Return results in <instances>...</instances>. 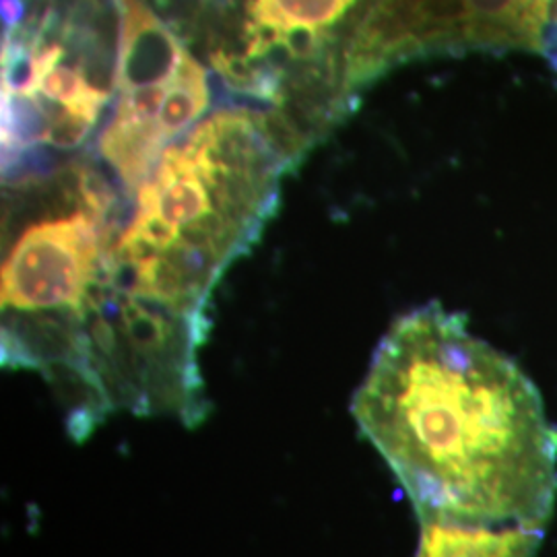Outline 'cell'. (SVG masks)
Listing matches in <instances>:
<instances>
[{
	"label": "cell",
	"instance_id": "5",
	"mask_svg": "<svg viewBox=\"0 0 557 557\" xmlns=\"http://www.w3.org/2000/svg\"><path fill=\"white\" fill-rule=\"evenodd\" d=\"M119 60L120 0H2V184L91 151Z\"/></svg>",
	"mask_w": 557,
	"mask_h": 557
},
{
	"label": "cell",
	"instance_id": "4",
	"mask_svg": "<svg viewBox=\"0 0 557 557\" xmlns=\"http://www.w3.org/2000/svg\"><path fill=\"white\" fill-rule=\"evenodd\" d=\"M363 0H178L168 23L227 101L269 114L296 160L356 103L343 50Z\"/></svg>",
	"mask_w": 557,
	"mask_h": 557
},
{
	"label": "cell",
	"instance_id": "1",
	"mask_svg": "<svg viewBox=\"0 0 557 557\" xmlns=\"http://www.w3.org/2000/svg\"><path fill=\"white\" fill-rule=\"evenodd\" d=\"M423 524L535 529L557 434L535 384L438 301L393 322L351 403Z\"/></svg>",
	"mask_w": 557,
	"mask_h": 557
},
{
	"label": "cell",
	"instance_id": "6",
	"mask_svg": "<svg viewBox=\"0 0 557 557\" xmlns=\"http://www.w3.org/2000/svg\"><path fill=\"white\" fill-rule=\"evenodd\" d=\"M215 89L211 69L149 0H120L119 83L91 156L126 199L211 112Z\"/></svg>",
	"mask_w": 557,
	"mask_h": 557
},
{
	"label": "cell",
	"instance_id": "7",
	"mask_svg": "<svg viewBox=\"0 0 557 557\" xmlns=\"http://www.w3.org/2000/svg\"><path fill=\"white\" fill-rule=\"evenodd\" d=\"M556 0H363L343 50L347 94L400 64L467 52L545 54Z\"/></svg>",
	"mask_w": 557,
	"mask_h": 557
},
{
	"label": "cell",
	"instance_id": "2",
	"mask_svg": "<svg viewBox=\"0 0 557 557\" xmlns=\"http://www.w3.org/2000/svg\"><path fill=\"white\" fill-rule=\"evenodd\" d=\"M298 161L267 112L215 106L174 140L131 200L112 283L147 304L205 322L225 271L252 250Z\"/></svg>",
	"mask_w": 557,
	"mask_h": 557
},
{
	"label": "cell",
	"instance_id": "3",
	"mask_svg": "<svg viewBox=\"0 0 557 557\" xmlns=\"http://www.w3.org/2000/svg\"><path fill=\"white\" fill-rule=\"evenodd\" d=\"M2 186V366L52 386L112 277L131 200L87 156Z\"/></svg>",
	"mask_w": 557,
	"mask_h": 557
}]
</instances>
